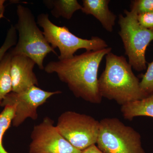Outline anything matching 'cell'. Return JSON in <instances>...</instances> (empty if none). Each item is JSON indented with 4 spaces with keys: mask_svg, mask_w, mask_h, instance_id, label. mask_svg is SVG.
Wrapping results in <instances>:
<instances>
[{
    "mask_svg": "<svg viewBox=\"0 0 153 153\" xmlns=\"http://www.w3.org/2000/svg\"><path fill=\"white\" fill-rule=\"evenodd\" d=\"M96 144L104 153H145L140 134L117 118L100 121Z\"/></svg>",
    "mask_w": 153,
    "mask_h": 153,
    "instance_id": "5b68a950",
    "label": "cell"
},
{
    "mask_svg": "<svg viewBox=\"0 0 153 153\" xmlns=\"http://www.w3.org/2000/svg\"><path fill=\"white\" fill-rule=\"evenodd\" d=\"M17 14L18 21L15 27L19 32V40L10 52L13 55H23L30 57L40 69L44 70L45 57L51 52L56 55L57 53L38 28L30 9L19 5Z\"/></svg>",
    "mask_w": 153,
    "mask_h": 153,
    "instance_id": "3957f363",
    "label": "cell"
},
{
    "mask_svg": "<svg viewBox=\"0 0 153 153\" xmlns=\"http://www.w3.org/2000/svg\"><path fill=\"white\" fill-rule=\"evenodd\" d=\"M81 153H104L98 149L95 145H92L90 147L82 151Z\"/></svg>",
    "mask_w": 153,
    "mask_h": 153,
    "instance_id": "ffe728a7",
    "label": "cell"
},
{
    "mask_svg": "<svg viewBox=\"0 0 153 153\" xmlns=\"http://www.w3.org/2000/svg\"><path fill=\"white\" fill-rule=\"evenodd\" d=\"M30 153H81L60 134L54 121L46 117L34 127Z\"/></svg>",
    "mask_w": 153,
    "mask_h": 153,
    "instance_id": "9c48e42d",
    "label": "cell"
},
{
    "mask_svg": "<svg viewBox=\"0 0 153 153\" xmlns=\"http://www.w3.org/2000/svg\"><path fill=\"white\" fill-rule=\"evenodd\" d=\"M131 12L137 15L153 13V0H134L130 5Z\"/></svg>",
    "mask_w": 153,
    "mask_h": 153,
    "instance_id": "e0dca14e",
    "label": "cell"
},
{
    "mask_svg": "<svg viewBox=\"0 0 153 153\" xmlns=\"http://www.w3.org/2000/svg\"><path fill=\"white\" fill-rule=\"evenodd\" d=\"M111 50L108 47L97 51H86L68 59L51 61L44 70L49 74L56 73L77 98L99 104L102 97L98 89L99 68L103 57Z\"/></svg>",
    "mask_w": 153,
    "mask_h": 153,
    "instance_id": "6da1fadb",
    "label": "cell"
},
{
    "mask_svg": "<svg viewBox=\"0 0 153 153\" xmlns=\"http://www.w3.org/2000/svg\"><path fill=\"white\" fill-rule=\"evenodd\" d=\"M17 42L16 30L15 26H11L7 33L5 40L0 48V62L10 48L16 45Z\"/></svg>",
    "mask_w": 153,
    "mask_h": 153,
    "instance_id": "ac0fdd59",
    "label": "cell"
},
{
    "mask_svg": "<svg viewBox=\"0 0 153 153\" xmlns=\"http://www.w3.org/2000/svg\"><path fill=\"white\" fill-rule=\"evenodd\" d=\"M37 23L43 28V34L51 47L54 49H59V60L73 57L74 53L80 49L97 51L108 47L106 42L97 36H92L90 39H82L72 34L65 26L55 25L49 20L48 14H40Z\"/></svg>",
    "mask_w": 153,
    "mask_h": 153,
    "instance_id": "277c9868",
    "label": "cell"
},
{
    "mask_svg": "<svg viewBox=\"0 0 153 153\" xmlns=\"http://www.w3.org/2000/svg\"><path fill=\"white\" fill-rule=\"evenodd\" d=\"M36 64L25 55H13L11 62L12 92L20 93L33 85H38V79L33 71Z\"/></svg>",
    "mask_w": 153,
    "mask_h": 153,
    "instance_id": "30bf717a",
    "label": "cell"
},
{
    "mask_svg": "<svg viewBox=\"0 0 153 153\" xmlns=\"http://www.w3.org/2000/svg\"><path fill=\"white\" fill-rule=\"evenodd\" d=\"M105 59V68L98 81L102 98L114 100L122 106L148 96L141 89L139 80L125 57L111 52Z\"/></svg>",
    "mask_w": 153,
    "mask_h": 153,
    "instance_id": "7a4b0ae2",
    "label": "cell"
},
{
    "mask_svg": "<svg viewBox=\"0 0 153 153\" xmlns=\"http://www.w3.org/2000/svg\"><path fill=\"white\" fill-rule=\"evenodd\" d=\"M1 101H0V104H1Z\"/></svg>",
    "mask_w": 153,
    "mask_h": 153,
    "instance_id": "7402d4cb",
    "label": "cell"
},
{
    "mask_svg": "<svg viewBox=\"0 0 153 153\" xmlns=\"http://www.w3.org/2000/svg\"><path fill=\"white\" fill-rule=\"evenodd\" d=\"M5 1L0 0V19L4 18V13L5 7L4 6Z\"/></svg>",
    "mask_w": 153,
    "mask_h": 153,
    "instance_id": "44dd1931",
    "label": "cell"
},
{
    "mask_svg": "<svg viewBox=\"0 0 153 153\" xmlns=\"http://www.w3.org/2000/svg\"><path fill=\"white\" fill-rule=\"evenodd\" d=\"M44 3L51 9L53 16L62 17L68 20L71 19L76 11L82 8V6L76 0H49L44 1Z\"/></svg>",
    "mask_w": 153,
    "mask_h": 153,
    "instance_id": "4fadbf2b",
    "label": "cell"
},
{
    "mask_svg": "<svg viewBox=\"0 0 153 153\" xmlns=\"http://www.w3.org/2000/svg\"><path fill=\"white\" fill-rule=\"evenodd\" d=\"M60 91L50 92L33 85L19 93L11 92L1 102L2 107L14 105L16 111L12 124L14 127L21 125L28 118L36 120L38 118L37 109L52 96L61 93Z\"/></svg>",
    "mask_w": 153,
    "mask_h": 153,
    "instance_id": "ba28073f",
    "label": "cell"
},
{
    "mask_svg": "<svg viewBox=\"0 0 153 153\" xmlns=\"http://www.w3.org/2000/svg\"><path fill=\"white\" fill-rule=\"evenodd\" d=\"M15 111V105H7L0 114V153H9L3 146V138L12 124Z\"/></svg>",
    "mask_w": 153,
    "mask_h": 153,
    "instance_id": "9a60e30c",
    "label": "cell"
},
{
    "mask_svg": "<svg viewBox=\"0 0 153 153\" xmlns=\"http://www.w3.org/2000/svg\"><path fill=\"white\" fill-rule=\"evenodd\" d=\"M109 0H83L81 10L86 15H91L101 23L108 32L113 31L117 16L110 10Z\"/></svg>",
    "mask_w": 153,
    "mask_h": 153,
    "instance_id": "8fae6325",
    "label": "cell"
},
{
    "mask_svg": "<svg viewBox=\"0 0 153 153\" xmlns=\"http://www.w3.org/2000/svg\"><path fill=\"white\" fill-rule=\"evenodd\" d=\"M121 111L124 118L128 120L139 116L153 118V93L143 99L122 105Z\"/></svg>",
    "mask_w": 153,
    "mask_h": 153,
    "instance_id": "7c38bea8",
    "label": "cell"
},
{
    "mask_svg": "<svg viewBox=\"0 0 153 153\" xmlns=\"http://www.w3.org/2000/svg\"><path fill=\"white\" fill-rule=\"evenodd\" d=\"M57 127L60 134L74 147L82 151L97 141L100 121L75 111H65L58 117Z\"/></svg>",
    "mask_w": 153,
    "mask_h": 153,
    "instance_id": "52a82bcc",
    "label": "cell"
},
{
    "mask_svg": "<svg viewBox=\"0 0 153 153\" xmlns=\"http://www.w3.org/2000/svg\"><path fill=\"white\" fill-rule=\"evenodd\" d=\"M13 55L7 52L0 62V101L12 91L11 62Z\"/></svg>",
    "mask_w": 153,
    "mask_h": 153,
    "instance_id": "5bb4252c",
    "label": "cell"
},
{
    "mask_svg": "<svg viewBox=\"0 0 153 153\" xmlns=\"http://www.w3.org/2000/svg\"><path fill=\"white\" fill-rule=\"evenodd\" d=\"M125 15L119 16V32L128 58V63L137 71L146 68L145 57L149 44L153 41V30L143 27L138 22L137 14L125 10Z\"/></svg>",
    "mask_w": 153,
    "mask_h": 153,
    "instance_id": "8992f818",
    "label": "cell"
},
{
    "mask_svg": "<svg viewBox=\"0 0 153 153\" xmlns=\"http://www.w3.org/2000/svg\"><path fill=\"white\" fill-rule=\"evenodd\" d=\"M140 86L146 95L149 96L153 93V61L148 63L147 70L140 82Z\"/></svg>",
    "mask_w": 153,
    "mask_h": 153,
    "instance_id": "2e32d148",
    "label": "cell"
},
{
    "mask_svg": "<svg viewBox=\"0 0 153 153\" xmlns=\"http://www.w3.org/2000/svg\"><path fill=\"white\" fill-rule=\"evenodd\" d=\"M137 19L143 27L153 30V12L138 15Z\"/></svg>",
    "mask_w": 153,
    "mask_h": 153,
    "instance_id": "d6986e66",
    "label": "cell"
}]
</instances>
